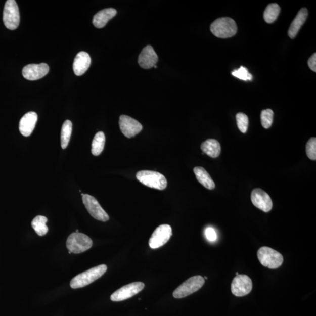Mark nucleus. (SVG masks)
Segmentation results:
<instances>
[{"label":"nucleus","mask_w":316,"mask_h":316,"mask_svg":"<svg viewBox=\"0 0 316 316\" xmlns=\"http://www.w3.org/2000/svg\"><path fill=\"white\" fill-rule=\"evenodd\" d=\"M107 270V266L103 264L77 275L70 282V287L74 289L85 287L101 278Z\"/></svg>","instance_id":"f257e3e1"},{"label":"nucleus","mask_w":316,"mask_h":316,"mask_svg":"<svg viewBox=\"0 0 316 316\" xmlns=\"http://www.w3.org/2000/svg\"><path fill=\"white\" fill-rule=\"evenodd\" d=\"M213 34L219 38H229L235 35L237 32L236 22L232 18L224 17L215 20L210 26Z\"/></svg>","instance_id":"f03ea898"},{"label":"nucleus","mask_w":316,"mask_h":316,"mask_svg":"<svg viewBox=\"0 0 316 316\" xmlns=\"http://www.w3.org/2000/svg\"><path fill=\"white\" fill-rule=\"evenodd\" d=\"M138 180L146 187L158 190H164L167 187V180L162 174L155 171L141 170L136 174Z\"/></svg>","instance_id":"7ed1b4c3"},{"label":"nucleus","mask_w":316,"mask_h":316,"mask_svg":"<svg viewBox=\"0 0 316 316\" xmlns=\"http://www.w3.org/2000/svg\"><path fill=\"white\" fill-rule=\"evenodd\" d=\"M93 246V241L85 234L73 233L66 241V247L73 254H80L89 250Z\"/></svg>","instance_id":"20e7f679"},{"label":"nucleus","mask_w":316,"mask_h":316,"mask_svg":"<svg viewBox=\"0 0 316 316\" xmlns=\"http://www.w3.org/2000/svg\"><path fill=\"white\" fill-rule=\"evenodd\" d=\"M259 261L263 266L269 269H277L283 263L284 258L281 253L274 249L263 247L257 252Z\"/></svg>","instance_id":"39448f33"},{"label":"nucleus","mask_w":316,"mask_h":316,"mask_svg":"<svg viewBox=\"0 0 316 316\" xmlns=\"http://www.w3.org/2000/svg\"><path fill=\"white\" fill-rule=\"evenodd\" d=\"M205 280L200 275L192 277L184 282L173 293L174 298L181 299L198 291L203 287Z\"/></svg>","instance_id":"423d86ee"},{"label":"nucleus","mask_w":316,"mask_h":316,"mask_svg":"<svg viewBox=\"0 0 316 316\" xmlns=\"http://www.w3.org/2000/svg\"><path fill=\"white\" fill-rule=\"evenodd\" d=\"M3 21L6 27L10 30H15L19 26L20 11L17 2L14 0L6 2L4 9Z\"/></svg>","instance_id":"0eeeda50"},{"label":"nucleus","mask_w":316,"mask_h":316,"mask_svg":"<svg viewBox=\"0 0 316 316\" xmlns=\"http://www.w3.org/2000/svg\"><path fill=\"white\" fill-rule=\"evenodd\" d=\"M172 236V229L168 224H162L155 229L149 240V245L152 249L163 246L170 240Z\"/></svg>","instance_id":"6e6552de"},{"label":"nucleus","mask_w":316,"mask_h":316,"mask_svg":"<svg viewBox=\"0 0 316 316\" xmlns=\"http://www.w3.org/2000/svg\"><path fill=\"white\" fill-rule=\"evenodd\" d=\"M144 288L145 284L143 282H133V283L125 285L118 289L111 295L110 299L113 302H121V301L128 299L134 296L142 291Z\"/></svg>","instance_id":"1a4fd4ad"},{"label":"nucleus","mask_w":316,"mask_h":316,"mask_svg":"<svg viewBox=\"0 0 316 316\" xmlns=\"http://www.w3.org/2000/svg\"><path fill=\"white\" fill-rule=\"evenodd\" d=\"M82 199L85 208L93 217L103 222L109 220V215L103 210L98 201L94 196L83 194Z\"/></svg>","instance_id":"9d476101"},{"label":"nucleus","mask_w":316,"mask_h":316,"mask_svg":"<svg viewBox=\"0 0 316 316\" xmlns=\"http://www.w3.org/2000/svg\"><path fill=\"white\" fill-rule=\"evenodd\" d=\"M252 289L251 278L245 275H238L234 278L231 290L233 294L237 297L246 296Z\"/></svg>","instance_id":"9b49d317"},{"label":"nucleus","mask_w":316,"mask_h":316,"mask_svg":"<svg viewBox=\"0 0 316 316\" xmlns=\"http://www.w3.org/2000/svg\"><path fill=\"white\" fill-rule=\"evenodd\" d=\"M119 125L122 133L128 139L137 136L143 129V125L139 121L125 115L120 117Z\"/></svg>","instance_id":"f8f14e48"},{"label":"nucleus","mask_w":316,"mask_h":316,"mask_svg":"<svg viewBox=\"0 0 316 316\" xmlns=\"http://www.w3.org/2000/svg\"><path fill=\"white\" fill-rule=\"evenodd\" d=\"M251 201L254 205L264 212H269L273 209L272 199L267 193L261 189H255L251 193Z\"/></svg>","instance_id":"ddd939ff"},{"label":"nucleus","mask_w":316,"mask_h":316,"mask_svg":"<svg viewBox=\"0 0 316 316\" xmlns=\"http://www.w3.org/2000/svg\"><path fill=\"white\" fill-rule=\"evenodd\" d=\"M50 71L49 66L46 63L29 64L22 69V75L28 80H36L42 79Z\"/></svg>","instance_id":"4468645a"},{"label":"nucleus","mask_w":316,"mask_h":316,"mask_svg":"<svg viewBox=\"0 0 316 316\" xmlns=\"http://www.w3.org/2000/svg\"><path fill=\"white\" fill-rule=\"evenodd\" d=\"M158 57L154 48L150 46L145 47L139 57V64L141 68L149 69L157 64Z\"/></svg>","instance_id":"2eb2a0df"},{"label":"nucleus","mask_w":316,"mask_h":316,"mask_svg":"<svg viewBox=\"0 0 316 316\" xmlns=\"http://www.w3.org/2000/svg\"><path fill=\"white\" fill-rule=\"evenodd\" d=\"M38 120V115L35 112L25 114L21 119L19 125L20 131L22 136L29 137L31 135Z\"/></svg>","instance_id":"dca6fc26"},{"label":"nucleus","mask_w":316,"mask_h":316,"mask_svg":"<svg viewBox=\"0 0 316 316\" xmlns=\"http://www.w3.org/2000/svg\"><path fill=\"white\" fill-rule=\"evenodd\" d=\"M91 65L90 55L85 52H80L74 58L73 68L74 74L77 76L83 75Z\"/></svg>","instance_id":"f3484780"},{"label":"nucleus","mask_w":316,"mask_h":316,"mask_svg":"<svg viewBox=\"0 0 316 316\" xmlns=\"http://www.w3.org/2000/svg\"><path fill=\"white\" fill-rule=\"evenodd\" d=\"M308 16V11L306 8L301 9L297 13L295 19L290 26L288 35L291 39L295 38L301 27L306 22Z\"/></svg>","instance_id":"a211bd4d"},{"label":"nucleus","mask_w":316,"mask_h":316,"mask_svg":"<svg viewBox=\"0 0 316 316\" xmlns=\"http://www.w3.org/2000/svg\"><path fill=\"white\" fill-rule=\"evenodd\" d=\"M117 11L114 9H107L99 11L94 16L93 24L98 28L105 27L107 22L117 15Z\"/></svg>","instance_id":"6ab92c4d"},{"label":"nucleus","mask_w":316,"mask_h":316,"mask_svg":"<svg viewBox=\"0 0 316 316\" xmlns=\"http://www.w3.org/2000/svg\"><path fill=\"white\" fill-rule=\"evenodd\" d=\"M201 150L211 158H217L221 153L220 144L214 139H209L201 145Z\"/></svg>","instance_id":"aec40b11"},{"label":"nucleus","mask_w":316,"mask_h":316,"mask_svg":"<svg viewBox=\"0 0 316 316\" xmlns=\"http://www.w3.org/2000/svg\"><path fill=\"white\" fill-rule=\"evenodd\" d=\"M193 171H194L196 179L204 187L209 190H213L215 188L214 182L205 169L202 167L197 166L193 169Z\"/></svg>","instance_id":"412c9836"},{"label":"nucleus","mask_w":316,"mask_h":316,"mask_svg":"<svg viewBox=\"0 0 316 316\" xmlns=\"http://www.w3.org/2000/svg\"><path fill=\"white\" fill-rule=\"evenodd\" d=\"M106 137L103 132L100 131L96 133L93 140L92 145V153L95 156L101 154L105 148Z\"/></svg>","instance_id":"4be33fe9"},{"label":"nucleus","mask_w":316,"mask_h":316,"mask_svg":"<svg viewBox=\"0 0 316 316\" xmlns=\"http://www.w3.org/2000/svg\"><path fill=\"white\" fill-rule=\"evenodd\" d=\"M48 218L42 215H38L33 218L31 225L33 230L39 236L46 235L48 232V228L46 225Z\"/></svg>","instance_id":"5701e85b"},{"label":"nucleus","mask_w":316,"mask_h":316,"mask_svg":"<svg viewBox=\"0 0 316 316\" xmlns=\"http://www.w3.org/2000/svg\"><path fill=\"white\" fill-rule=\"evenodd\" d=\"M281 11L280 7L276 3L270 4L266 7L264 11L263 18L266 23H273L280 14Z\"/></svg>","instance_id":"b1692460"},{"label":"nucleus","mask_w":316,"mask_h":316,"mask_svg":"<svg viewBox=\"0 0 316 316\" xmlns=\"http://www.w3.org/2000/svg\"><path fill=\"white\" fill-rule=\"evenodd\" d=\"M72 132V123L70 120H66L63 123L61 131V146L64 150L68 147Z\"/></svg>","instance_id":"393cba45"},{"label":"nucleus","mask_w":316,"mask_h":316,"mask_svg":"<svg viewBox=\"0 0 316 316\" xmlns=\"http://www.w3.org/2000/svg\"><path fill=\"white\" fill-rule=\"evenodd\" d=\"M274 112L272 110L266 109L262 111L261 114V124L264 128L268 129L273 124Z\"/></svg>","instance_id":"a878e982"},{"label":"nucleus","mask_w":316,"mask_h":316,"mask_svg":"<svg viewBox=\"0 0 316 316\" xmlns=\"http://www.w3.org/2000/svg\"><path fill=\"white\" fill-rule=\"evenodd\" d=\"M236 120L238 128L240 131L243 133H246L247 131L249 120L246 114L243 113H239L236 115Z\"/></svg>","instance_id":"bb28decb"},{"label":"nucleus","mask_w":316,"mask_h":316,"mask_svg":"<svg viewBox=\"0 0 316 316\" xmlns=\"http://www.w3.org/2000/svg\"><path fill=\"white\" fill-rule=\"evenodd\" d=\"M232 75L244 81H251L253 78L252 74L249 73L248 69L244 66H241L239 69L234 70L232 72Z\"/></svg>","instance_id":"cd10ccee"},{"label":"nucleus","mask_w":316,"mask_h":316,"mask_svg":"<svg viewBox=\"0 0 316 316\" xmlns=\"http://www.w3.org/2000/svg\"><path fill=\"white\" fill-rule=\"evenodd\" d=\"M306 154L307 157L313 161L316 159V139L311 138L306 144Z\"/></svg>","instance_id":"c85d7f7f"},{"label":"nucleus","mask_w":316,"mask_h":316,"mask_svg":"<svg viewBox=\"0 0 316 316\" xmlns=\"http://www.w3.org/2000/svg\"><path fill=\"white\" fill-rule=\"evenodd\" d=\"M205 236L210 242H214L217 239V234L213 228H207L205 230Z\"/></svg>","instance_id":"c756f323"},{"label":"nucleus","mask_w":316,"mask_h":316,"mask_svg":"<svg viewBox=\"0 0 316 316\" xmlns=\"http://www.w3.org/2000/svg\"><path fill=\"white\" fill-rule=\"evenodd\" d=\"M308 66L313 72H316V54L314 53L308 60Z\"/></svg>","instance_id":"7c9ffc66"},{"label":"nucleus","mask_w":316,"mask_h":316,"mask_svg":"<svg viewBox=\"0 0 316 316\" xmlns=\"http://www.w3.org/2000/svg\"><path fill=\"white\" fill-rule=\"evenodd\" d=\"M75 233H79V230H76V232H75Z\"/></svg>","instance_id":"2f4dec72"},{"label":"nucleus","mask_w":316,"mask_h":316,"mask_svg":"<svg viewBox=\"0 0 316 316\" xmlns=\"http://www.w3.org/2000/svg\"><path fill=\"white\" fill-rule=\"evenodd\" d=\"M204 279H205V280H207L208 278H207V277H205L204 278Z\"/></svg>","instance_id":"473e14b6"},{"label":"nucleus","mask_w":316,"mask_h":316,"mask_svg":"<svg viewBox=\"0 0 316 316\" xmlns=\"http://www.w3.org/2000/svg\"><path fill=\"white\" fill-rule=\"evenodd\" d=\"M69 254H72V252H71L69 251Z\"/></svg>","instance_id":"72a5a7b5"},{"label":"nucleus","mask_w":316,"mask_h":316,"mask_svg":"<svg viewBox=\"0 0 316 316\" xmlns=\"http://www.w3.org/2000/svg\"><path fill=\"white\" fill-rule=\"evenodd\" d=\"M239 275V273H236V275Z\"/></svg>","instance_id":"f704fd0d"}]
</instances>
